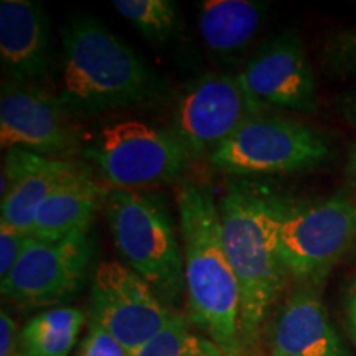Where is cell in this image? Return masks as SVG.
I'll return each instance as SVG.
<instances>
[{
  "label": "cell",
  "instance_id": "obj_3",
  "mask_svg": "<svg viewBox=\"0 0 356 356\" xmlns=\"http://www.w3.org/2000/svg\"><path fill=\"white\" fill-rule=\"evenodd\" d=\"M218 210L226 254L241 297V346L251 348L289 275L270 233L269 198L246 186H231L218 203Z\"/></svg>",
  "mask_w": 356,
  "mask_h": 356
},
{
  "label": "cell",
  "instance_id": "obj_29",
  "mask_svg": "<svg viewBox=\"0 0 356 356\" xmlns=\"http://www.w3.org/2000/svg\"><path fill=\"white\" fill-rule=\"evenodd\" d=\"M270 356H275V355H270Z\"/></svg>",
  "mask_w": 356,
  "mask_h": 356
},
{
  "label": "cell",
  "instance_id": "obj_26",
  "mask_svg": "<svg viewBox=\"0 0 356 356\" xmlns=\"http://www.w3.org/2000/svg\"><path fill=\"white\" fill-rule=\"evenodd\" d=\"M346 315H348V327L353 337V341L356 345V277L351 284L350 293H348V304H346Z\"/></svg>",
  "mask_w": 356,
  "mask_h": 356
},
{
  "label": "cell",
  "instance_id": "obj_28",
  "mask_svg": "<svg viewBox=\"0 0 356 356\" xmlns=\"http://www.w3.org/2000/svg\"><path fill=\"white\" fill-rule=\"evenodd\" d=\"M225 356H241V355H225Z\"/></svg>",
  "mask_w": 356,
  "mask_h": 356
},
{
  "label": "cell",
  "instance_id": "obj_5",
  "mask_svg": "<svg viewBox=\"0 0 356 356\" xmlns=\"http://www.w3.org/2000/svg\"><path fill=\"white\" fill-rule=\"evenodd\" d=\"M269 226L289 277L317 286L356 241V200L338 195L287 204L269 198Z\"/></svg>",
  "mask_w": 356,
  "mask_h": 356
},
{
  "label": "cell",
  "instance_id": "obj_27",
  "mask_svg": "<svg viewBox=\"0 0 356 356\" xmlns=\"http://www.w3.org/2000/svg\"><path fill=\"white\" fill-rule=\"evenodd\" d=\"M345 172H346V178H348L350 186L356 191V142L350 147Z\"/></svg>",
  "mask_w": 356,
  "mask_h": 356
},
{
  "label": "cell",
  "instance_id": "obj_13",
  "mask_svg": "<svg viewBox=\"0 0 356 356\" xmlns=\"http://www.w3.org/2000/svg\"><path fill=\"white\" fill-rule=\"evenodd\" d=\"M83 165L66 159H53L29 150H6L2 165V220L20 233L32 234L38 208L58 185Z\"/></svg>",
  "mask_w": 356,
  "mask_h": 356
},
{
  "label": "cell",
  "instance_id": "obj_24",
  "mask_svg": "<svg viewBox=\"0 0 356 356\" xmlns=\"http://www.w3.org/2000/svg\"><path fill=\"white\" fill-rule=\"evenodd\" d=\"M19 338L15 320L6 310H2L0 314V356H20Z\"/></svg>",
  "mask_w": 356,
  "mask_h": 356
},
{
  "label": "cell",
  "instance_id": "obj_16",
  "mask_svg": "<svg viewBox=\"0 0 356 356\" xmlns=\"http://www.w3.org/2000/svg\"><path fill=\"white\" fill-rule=\"evenodd\" d=\"M106 195L108 191L91 170L81 167L42 203L32 236L42 241H60L74 233L89 231Z\"/></svg>",
  "mask_w": 356,
  "mask_h": 356
},
{
  "label": "cell",
  "instance_id": "obj_15",
  "mask_svg": "<svg viewBox=\"0 0 356 356\" xmlns=\"http://www.w3.org/2000/svg\"><path fill=\"white\" fill-rule=\"evenodd\" d=\"M275 356H350L314 286L289 297L270 330Z\"/></svg>",
  "mask_w": 356,
  "mask_h": 356
},
{
  "label": "cell",
  "instance_id": "obj_20",
  "mask_svg": "<svg viewBox=\"0 0 356 356\" xmlns=\"http://www.w3.org/2000/svg\"><path fill=\"white\" fill-rule=\"evenodd\" d=\"M115 12L155 43L168 42L178 30V8L172 0H114Z\"/></svg>",
  "mask_w": 356,
  "mask_h": 356
},
{
  "label": "cell",
  "instance_id": "obj_21",
  "mask_svg": "<svg viewBox=\"0 0 356 356\" xmlns=\"http://www.w3.org/2000/svg\"><path fill=\"white\" fill-rule=\"evenodd\" d=\"M322 65L333 76L356 74V26L338 30L325 40Z\"/></svg>",
  "mask_w": 356,
  "mask_h": 356
},
{
  "label": "cell",
  "instance_id": "obj_7",
  "mask_svg": "<svg viewBox=\"0 0 356 356\" xmlns=\"http://www.w3.org/2000/svg\"><path fill=\"white\" fill-rule=\"evenodd\" d=\"M330 157V140L318 129L262 113L216 147L210 162L226 175L252 177L312 170Z\"/></svg>",
  "mask_w": 356,
  "mask_h": 356
},
{
  "label": "cell",
  "instance_id": "obj_18",
  "mask_svg": "<svg viewBox=\"0 0 356 356\" xmlns=\"http://www.w3.org/2000/svg\"><path fill=\"white\" fill-rule=\"evenodd\" d=\"M84 314L60 307L35 315L20 333L25 356H68L84 325Z\"/></svg>",
  "mask_w": 356,
  "mask_h": 356
},
{
  "label": "cell",
  "instance_id": "obj_9",
  "mask_svg": "<svg viewBox=\"0 0 356 356\" xmlns=\"http://www.w3.org/2000/svg\"><path fill=\"white\" fill-rule=\"evenodd\" d=\"M92 256L91 229L60 241L30 236L19 262L2 280V297L25 307L56 304L81 289Z\"/></svg>",
  "mask_w": 356,
  "mask_h": 356
},
{
  "label": "cell",
  "instance_id": "obj_2",
  "mask_svg": "<svg viewBox=\"0 0 356 356\" xmlns=\"http://www.w3.org/2000/svg\"><path fill=\"white\" fill-rule=\"evenodd\" d=\"M190 322L225 355H241V297L226 254L220 210L211 188L186 184L178 191Z\"/></svg>",
  "mask_w": 356,
  "mask_h": 356
},
{
  "label": "cell",
  "instance_id": "obj_19",
  "mask_svg": "<svg viewBox=\"0 0 356 356\" xmlns=\"http://www.w3.org/2000/svg\"><path fill=\"white\" fill-rule=\"evenodd\" d=\"M132 356H225L211 338L195 332L190 318L173 314L165 327Z\"/></svg>",
  "mask_w": 356,
  "mask_h": 356
},
{
  "label": "cell",
  "instance_id": "obj_6",
  "mask_svg": "<svg viewBox=\"0 0 356 356\" xmlns=\"http://www.w3.org/2000/svg\"><path fill=\"white\" fill-rule=\"evenodd\" d=\"M109 190L142 191L172 184L184 175L191 155L170 129L139 119L106 124L83 152Z\"/></svg>",
  "mask_w": 356,
  "mask_h": 356
},
{
  "label": "cell",
  "instance_id": "obj_12",
  "mask_svg": "<svg viewBox=\"0 0 356 356\" xmlns=\"http://www.w3.org/2000/svg\"><path fill=\"white\" fill-rule=\"evenodd\" d=\"M249 96L262 108L312 114L318 108L317 79L300 35L284 30L259 44L238 74Z\"/></svg>",
  "mask_w": 356,
  "mask_h": 356
},
{
  "label": "cell",
  "instance_id": "obj_22",
  "mask_svg": "<svg viewBox=\"0 0 356 356\" xmlns=\"http://www.w3.org/2000/svg\"><path fill=\"white\" fill-rule=\"evenodd\" d=\"M78 356H132L115 338L89 320L88 333L79 346Z\"/></svg>",
  "mask_w": 356,
  "mask_h": 356
},
{
  "label": "cell",
  "instance_id": "obj_17",
  "mask_svg": "<svg viewBox=\"0 0 356 356\" xmlns=\"http://www.w3.org/2000/svg\"><path fill=\"white\" fill-rule=\"evenodd\" d=\"M266 8V3L251 0H203L198 7L200 35L218 56L241 55L261 32Z\"/></svg>",
  "mask_w": 356,
  "mask_h": 356
},
{
  "label": "cell",
  "instance_id": "obj_25",
  "mask_svg": "<svg viewBox=\"0 0 356 356\" xmlns=\"http://www.w3.org/2000/svg\"><path fill=\"white\" fill-rule=\"evenodd\" d=\"M338 111L341 118L356 129V88L348 89L338 97Z\"/></svg>",
  "mask_w": 356,
  "mask_h": 356
},
{
  "label": "cell",
  "instance_id": "obj_10",
  "mask_svg": "<svg viewBox=\"0 0 356 356\" xmlns=\"http://www.w3.org/2000/svg\"><path fill=\"white\" fill-rule=\"evenodd\" d=\"M60 97L38 84L8 79L0 92V145L53 159L83 152V137Z\"/></svg>",
  "mask_w": 356,
  "mask_h": 356
},
{
  "label": "cell",
  "instance_id": "obj_14",
  "mask_svg": "<svg viewBox=\"0 0 356 356\" xmlns=\"http://www.w3.org/2000/svg\"><path fill=\"white\" fill-rule=\"evenodd\" d=\"M0 60L12 81L38 84L50 74V20L40 3L30 0L0 2Z\"/></svg>",
  "mask_w": 356,
  "mask_h": 356
},
{
  "label": "cell",
  "instance_id": "obj_8",
  "mask_svg": "<svg viewBox=\"0 0 356 356\" xmlns=\"http://www.w3.org/2000/svg\"><path fill=\"white\" fill-rule=\"evenodd\" d=\"M172 312L131 267L104 261L91 282V317L129 353H137L172 318Z\"/></svg>",
  "mask_w": 356,
  "mask_h": 356
},
{
  "label": "cell",
  "instance_id": "obj_11",
  "mask_svg": "<svg viewBox=\"0 0 356 356\" xmlns=\"http://www.w3.org/2000/svg\"><path fill=\"white\" fill-rule=\"evenodd\" d=\"M266 113L238 74H204L184 89L173 113L172 131L190 155H210L244 122Z\"/></svg>",
  "mask_w": 356,
  "mask_h": 356
},
{
  "label": "cell",
  "instance_id": "obj_4",
  "mask_svg": "<svg viewBox=\"0 0 356 356\" xmlns=\"http://www.w3.org/2000/svg\"><path fill=\"white\" fill-rule=\"evenodd\" d=\"M119 254L168 309L185 289L184 252L170 211L159 195L109 190L102 203Z\"/></svg>",
  "mask_w": 356,
  "mask_h": 356
},
{
  "label": "cell",
  "instance_id": "obj_1",
  "mask_svg": "<svg viewBox=\"0 0 356 356\" xmlns=\"http://www.w3.org/2000/svg\"><path fill=\"white\" fill-rule=\"evenodd\" d=\"M163 91L159 74L101 20L78 15L66 24L58 97L74 119L150 104Z\"/></svg>",
  "mask_w": 356,
  "mask_h": 356
},
{
  "label": "cell",
  "instance_id": "obj_23",
  "mask_svg": "<svg viewBox=\"0 0 356 356\" xmlns=\"http://www.w3.org/2000/svg\"><path fill=\"white\" fill-rule=\"evenodd\" d=\"M32 234L20 233L7 225H0V280H3L19 262Z\"/></svg>",
  "mask_w": 356,
  "mask_h": 356
}]
</instances>
